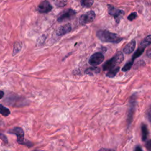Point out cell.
Listing matches in <instances>:
<instances>
[{"instance_id":"15","label":"cell","mask_w":151,"mask_h":151,"mask_svg":"<svg viewBox=\"0 0 151 151\" xmlns=\"http://www.w3.org/2000/svg\"><path fill=\"white\" fill-rule=\"evenodd\" d=\"M11 113V111L9 109L5 107L2 104H0V114L4 117L8 116Z\"/></svg>"},{"instance_id":"19","label":"cell","mask_w":151,"mask_h":151,"mask_svg":"<svg viewBox=\"0 0 151 151\" xmlns=\"http://www.w3.org/2000/svg\"><path fill=\"white\" fill-rule=\"evenodd\" d=\"M94 2V0H81V5L86 8H90L91 6Z\"/></svg>"},{"instance_id":"10","label":"cell","mask_w":151,"mask_h":151,"mask_svg":"<svg viewBox=\"0 0 151 151\" xmlns=\"http://www.w3.org/2000/svg\"><path fill=\"white\" fill-rule=\"evenodd\" d=\"M71 31V25L68 23L60 27L57 29L56 31V34L58 36H63L65 34L69 33Z\"/></svg>"},{"instance_id":"18","label":"cell","mask_w":151,"mask_h":151,"mask_svg":"<svg viewBox=\"0 0 151 151\" xmlns=\"http://www.w3.org/2000/svg\"><path fill=\"white\" fill-rule=\"evenodd\" d=\"M21 48H22V43L19 42H15L14 44V46L12 55H15L18 52H19L20 51V50H21Z\"/></svg>"},{"instance_id":"4","label":"cell","mask_w":151,"mask_h":151,"mask_svg":"<svg viewBox=\"0 0 151 151\" xmlns=\"http://www.w3.org/2000/svg\"><path fill=\"white\" fill-rule=\"evenodd\" d=\"M107 8H108V13L114 18L117 23H119L121 18L124 15V12L123 10L119 9L110 4L107 5Z\"/></svg>"},{"instance_id":"25","label":"cell","mask_w":151,"mask_h":151,"mask_svg":"<svg viewBox=\"0 0 151 151\" xmlns=\"http://www.w3.org/2000/svg\"><path fill=\"white\" fill-rule=\"evenodd\" d=\"M4 95V92L2 90H0V99H1Z\"/></svg>"},{"instance_id":"7","label":"cell","mask_w":151,"mask_h":151,"mask_svg":"<svg viewBox=\"0 0 151 151\" xmlns=\"http://www.w3.org/2000/svg\"><path fill=\"white\" fill-rule=\"evenodd\" d=\"M76 14V12L74 10H73L71 8L67 9L64 11L58 16V17L57 18V21H58V22H63L67 19H70L72 18H73Z\"/></svg>"},{"instance_id":"23","label":"cell","mask_w":151,"mask_h":151,"mask_svg":"<svg viewBox=\"0 0 151 151\" xmlns=\"http://www.w3.org/2000/svg\"><path fill=\"white\" fill-rule=\"evenodd\" d=\"M0 139L3 140L5 143H8V139H7L6 136L4 134L1 133H0Z\"/></svg>"},{"instance_id":"16","label":"cell","mask_w":151,"mask_h":151,"mask_svg":"<svg viewBox=\"0 0 151 151\" xmlns=\"http://www.w3.org/2000/svg\"><path fill=\"white\" fill-rule=\"evenodd\" d=\"M151 35H148L146 37H145L141 42L140 43V47H143V48H146V47H147L148 45H149L151 43Z\"/></svg>"},{"instance_id":"21","label":"cell","mask_w":151,"mask_h":151,"mask_svg":"<svg viewBox=\"0 0 151 151\" xmlns=\"http://www.w3.org/2000/svg\"><path fill=\"white\" fill-rule=\"evenodd\" d=\"M55 4L60 7L64 6L67 3V0H54Z\"/></svg>"},{"instance_id":"6","label":"cell","mask_w":151,"mask_h":151,"mask_svg":"<svg viewBox=\"0 0 151 151\" xmlns=\"http://www.w3.org/2000/svg\"><path fill=\"white\" fill-rule=\"evenodd\" d=\"M104 57L101 52H96L93 54L88 60V63L92 66H96L101 64L104 60Z\"/></svg>"},{"instance_id":"2","label":"cell","mask_w":151,"mask_h":151,"mask_svg":"<svg viewBox=\"0 0 151 151\" xmlns=\"http://www.w3.org/2000/svg\"><path fill=\"white\" fill-rule=\"evenodd\" d=\"M8 133L17 136V142L18 144L25 145L29 147H31L33 146V144L30 141L24 138V132L21 127H15L13 129L9 130Z\"/></svg>"},{"instance_id":"14","label":"cell","mask_w":151,"mask_h":151,"mask_svg":"<svg viewBox=\"0 0 151 151\" xmlns=\"http://www.w3.org/2000/svg\"><path fill=\"white\" fill-rule=\"evenodd\" d=\"M119 70H120V67H117L109 70V71H108L106 74V77L109 78L114 77L117 74V73L119 72Z\"/></svg>"},{"instance_id":"8","label":"cell","mask_w":151,"mask_h":151,"mask_svg":"<svg viewBox=\"0 0 151 151\" xmlns=\"http://www.w3.org/2000/svg\"><path fill=\"white\" fill-rule=\"evenodd\" d=\"M135 107H136V101H135V98H134V96H133L131 97L130 100V107L128 111L127 120L128 126L130 124L132 121L133 120V116L134 113Z\"/></svg>"},{"instance_id":"13","label":"cell","mask_w":151,"mask_h":151,"mask_svg":"<svg viewBox=\"0 0 151 151\" xmlns=\"http://www.w3.org/2000/svg\"><path fill=\"white\" fill-rule=\"evenodd\" d=\"M100 68L97 67H95V66H93V67H88L87 68L85 71H84V73L86 74H88V75H90V76H93L94 74H97L99 73H100Z\"/></svg>"},{"instance_id":"20","label":"cell","mask_w":151,"mask_h":151,"mask_svg":"<svg viewBox=\"0 0 151 151\" xmlns=\"http://www.w3.org/2000/svg\"><path fill=\"white\" fill-rule=\"evenodd\" d=\"M133 63H134V60H132L131 59L129 62H127V63L123 66V67L122 68V70L123 71H124V72H126V71H129V70L131 68V67H132V66Z\"/></svg>"},{"instance_id":"9","label":"cell","mask_w":151,"mask_h":151,"mask_svg":"<svg viewBox=\"0 0 151 151\" xmlns=\"http://www.w3.org/2000/svg\"><path fill=\"white\" fill-rule=\"evenodd\" d=\"M52 6L47 0L42 1L37 7V11L40 13H48L51 11Z\"/></svg>"},{"instance_id":"5","label":"cell","mask_w":151,"mask_h":151,"mask_svg":"<svg viewBox=\"0 0 151 151\" xmlns=\"http://www.w3.org/2000/svg\"><path fill=\"white\" fill-rule=\"evenodd\" d=\"M96 17V14L93 11H90L81 15L79 18L80 24L84 25L90 23L94 21Z\"/></svg>"},{"instance_id":"22","label":"cell","mask_w":151,"mask_h":151,"mask_svg":"<svg viewBox=\"0 0 151 151\" xmlns=\"http://www.w3.org/2000/svg\"><path fill=\"white\" fill-rule=\"evenodd\" d=\"M137 17V13H136V12H133V13H131V14L127 17V19L132 21L134 20Z\"/></svg>"},{"instance_id":"17","label":"cell","mask_w":151,"mask_h":151,"mask_svg":"<svg viewBox=\"0 0 151 151\" xmlns=\"http://www.w3.org/2000/svg\"><path fill=\"white\" fill-rule=\"evenodd\" d=\"M144 50H145V48L142 47L140 46V47L137 48V50L136 51V52L133 54V57H132V60H134L136 58H137V57H140V56L143 54Z\"/></svg>"},{"instance_id":"24","label":"cell","mask_w":151,"mask_h":151,"mask_svg":"<svg viewBox=\"0 0 151 151\" xmlns=\"http://www.w3.org/2000/svg\"><path fill=\"white\" fill-rule=\"evenodd\" d=\"M146 147H147V149H148L149 150H150V146H151V145H150V140H149V141L147 142V143L146 144Z\"/></svg>"},{"instance_id":"26","label":"cell","mask_w":151,"mask_h":151,"mask_svg":"<svg viewBox=\"0 0 151 151\" xmlns=\"http://www.w3.org/2000/svg\"><path fill=\"white\" fill-rule=\"evenodd\" d=\"M143 149H142V147H140V146H136V147L135 148V150H137V151H141V150H142Z\"/></svg>"},{"instance_id":"11","label":"cell","mask_w":151,"mask_h":151,"mask_svg":"<svg viewBox=\"0 0 151 151\" xmlns=\"http://www.w3.org/2000/svg\"><path fill=\"white\" fill-rule=\"evenodd\" d=\"M135 47H136V41L134 40H133L124 47V48L123 49V51L124 53L126 54H129L134 50Z\"/></svg>"},{"instance_id":"1","label":"cell","mask_w":151,"mask_h":151,"mask_svg":"<svg viewBox=\"0 0 151 151\" xmlns=\"http://www.w3.org/2000/svg\"><path fill=\"white\" fill-rule=\"evenodd\" d=\"M97 37L102 42L110 43H119L123 40L118 34L111 32L107 30H99L97 32Z\"/></svg>"},{"instance_id":"12","label":"cell","mask_w":151,"mask_h":151,"mask_svg":"<svg viewBox=\"0 0 151 151\" xmlns=\"http://www.w3.org/2000/svg\"><path fill=\"white\" fill-rule=\"evenodd\" d=\"M141 130H142V141L145 142L147 140L149 135V130H148L147 125L143 123L141 125Z\"/></svg>"},{"instance_id":"3","label":"cell","mask_w":151,"mask_h":151,"mask_svg":"<svg viewBox=\"0 0 151 151\" xmlns=\"http://www.w3.org/2000/svg\"><path fill=\"white\" fill-rule=\"evenodd\" d=\"M124 60V55L122 52H117L111 58L107 60L103 65L104 71H108L114 68L117 65L120 64Z\"/></svg>"},{"instance_id":"27","label":"cell","mask_w":151,"mask_h":151,"mask_svg":"<svg viewBox=\"0 0 151 151\" xmlns=\"http://www.w3.org/2000/svg\"><path fill=\"white\" fill-rule=\"evenodd\" d=\"M148 57H150V50L148 51Z\"/></svg>"}]
</instances>
